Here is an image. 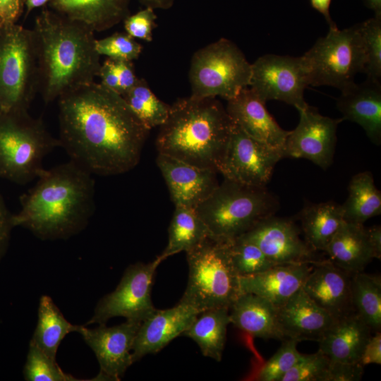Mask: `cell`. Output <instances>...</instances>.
Returning <instances> with one entry per match:
<instances>
[{
  "instance_id": "6da1fadb",
  "label": "cell",
  "mask_w": 381,
  "mask_h": 381,
  "mask_svg": "<svg viewBox=\"0 0 381 381\" xmlns=\"http://www.w3.org/2000/svg\"><path fill=\"white\" fill-rule=\"evenodd\" d=\"M60 147L91 174L126 173L139 162L149 133L123 97L100 83L58 99Z\"/></svg>"
},
{
  "instance_id": "7a4b0ae2",
  "label": "cell",
  "mask_w": 381,
  "mask_h": 381,
  "mask_svg": "<svg viewBox=\"0 0 381 381\" xmlns=\"http://www.w3.org/2000/svg\"><path fill=\"white\" fill-rule=\"evenodd\" d=\"M37 179L20 197L13 226L27 229L42 240L66 239L83 230L95 209L92 174L70 159L44 169Z\"/></svg>"
},
{
  "instance_id": "3957f363",
  "label": "cell",
  "mask_w": 381,
  "mask_h": 381,
  "mask_svg": "<svg viewBox=\"0 0 381 381\" xmlns=\"http://www.w3.org/2000/svg\"><path fill=\"white\" fill-rule=\"evenodd\" d=\"M39 92L46 104L95 82L101 66L94 31L50 8L36 17L32 29Z\"/></svg>"
},
{
  "instance_id": "277c9868",
  "label": "cell",
  "mask_w": 381,
  "mask_h": 381,
  "mask_svg": "<svg viewBox=\"0 0 381 381\" xmlns=\"http://www.w3.org/2000/svg\"><path fill=\"white\" fill-rule=\"evenodd\" d=\"M233 125L217 98H181L170 105L159 126L156 147L158 153L217 171Z\"/></svg>"
},
{
  "instance_id": "5b68a950",
  "label": "cell",
  "mask_w": 381,
  "mask_h": 381,
  "mask_svg": "<svg viewBox=\"0 0 381 381\" xmlns=\"http://www.w3.org/2000/svg\"><path fill=\"white\" fill-rule=\"evenodd\" d=\"M277 197L266 187L246 185L224 179L195 209L210 236L232 241L279 209Z\"/></svg>"
},
{
  "instance_id": "8992f818",
  "label": "cell",
  "mask_w": 381,
  "mask_h": 381,
  "mask_svg": "<svg viewBox=\"0 0 381 381\" xmlns=\"http://www.w3.org/2000/svg\"><path fill=\"white\" fill-rule=\"evenodd\" d=\"M186 253L188 279L179 301L199 312L229 308L242 293L230 258L229 241L210 236Z\"/></svg>"
},
{
  "instance_id": "52a82bcc",
  "label": "cell",
  "mask_w": 381,
  "mask_h": 381,
  "mask_svg": "<svg viewBox=\"0 0 381 381\" xmlns=\"http://www.w3.org/2000/svg\"><path fill=\"white\" fill-rule=\"evenodd\" d=\"M60 147L41 119L28 111H0V178L20 185L37 179L44 158Z\"/></svg>"
},
{
  "instance_id": "ba28073f",
  "label": "cell",
  "mask_w": 381,
  "mask_h": 381,
  "mask_svg": "<svg viewBox=\"0 0 381 381\" xmlns=\"http://www.w3.org/2000/svg\"><path fill=\"white\" fill-rule=\"evenodd\" d=\"M39 92L34 32L16 23L0 28V111H28Z\"/></svg>"
},
{
  "instance_id": "9c48e42d",
  "label": "cell",
  "mask_w": 381,
  "mask_h": 381,
  "mask_svg": "<svg viewBox=\"0 0 381 381\" xmlns=\"http://www.w3.org/2000/svg\"><path fill=\"white\" fill-rule=\"evenodd\" d=\"M309 85L332 86L342 91L353 85L358 73H363L365 55L360 25L339 30L330 28L301 56Z\"/></svg>"
},
{
  "instance_id": "30bf717a",
  "label": "cell",
  "mask_w": 381,
  "mask_h": 381,
  "mask_svg": "<svg viewBox=\"0 0 381 381\" xmlns=\"http://www.w3.org/2000/svg\"><path fill=\"white\" fill-rule=\"evenodd\" d=\"M251 64L237 45L221 38L192 56L189 69L191 97H220L226 100L248 87Z\"/></svg>"
},
{
  "instance_id": "8fae6325",
  "label": "cell",
  "mask_w": 381,
  "mask_h": 381,
  "mask_svg": "<svg viewBox=\"0 0 381 381\" xmlns=\"http://www.w3.org/2000/svg\"><path fill=\"white\" fill-rule=\"evenodd\" d=\"M162 262L157 257L148 263L129 265L115 290L98 301L93 315L85 325H105L114 317L142 322L152 315L157 309L152 302V286L157 268Z\"/></svg>"
},
{
  "instance_id": "7c38bea8",
  "label": "cell",
  "mask_w": 381,
  "mask_h": 381,
  "mask_svg": "<svg viewBox=\"0 0 381 381\" xmlns=\"http://www.w3.org/2000/svg\"><path fill=\"white\" fill-rule=\"evenodd\" d=\"M309 86L308 73L302 56L265 54L251 64L249 87L267 102L278 100L297 110L308 104L304 92Z\"/></svg>"
},
{
  "instance_id": "4fadbf2b",
  "label": "cell",
  "mask_w": 381,
  "mask_h": 381,
  "mask_svg": "<svg viewBox=\"0 0 381 381\" xmlns=\"http://www.w3.org/2000/svg\"><path fill=\"white\" fill-rule=\"evenodd\" d=\"M282 158L281 150L250 137L234 123L217 170L224 179L266 187L276 164Z\"/></svg>"
},
{
  "instance_id": "5bb4252c",
  "label": "cell",
  "mask_w": 381,
  "mask_h": 381,
  "mask_svg": "<svg viewBox=\"0 0 381 381\" xmlns=\"http://www.w3.org/2000/svg\"><path fill=\"white\" fill-rule=\"evenodd\" d=\"M299 121L289 132L284 147V157L306 159L326 170L333 162L338 125L343 121L320 114L308 104L298 110Z\"/></svg>"
},
{
  "instance_id": "9a60e30c",
  "label": "cell",
  "mask_w": 381,
  "mask_h": 381,
  "mask_svg": "<svg viewBox=\"0 0 381 381\" xmlns=\"http://www.w3.org/2000/svg\"><path fill=\"white\" fill-rule=\"evenodd\" d=\"M301 230L292 219L274 214L265 217L238 238L255 244L275 265L315 264L316 251L300 237Z\"/></svg>"
},
{
  "instance_id": "2e32d148",
  "label": "cell",
  "mask_w": 381,
  "mask_h": 381,
  "mask_svg": "<svg viewBox=\"0 0 381 381\" xmlns=\"http://www.w3.org/2000/svg\"><path fill=\"white\" fill-rule=\"evenodd\" d=\"M141 322L126 320L113 327L79 326V333L95 353L100 367L97 378L119 380L133 363L131 352Z\"/></svg>"
},
{
  "instance_id": "e0dca14e",
  "label": "cell",
  "mask_w": 381,
  "mask_h": 381,
  "mask_svg": "<svg viewBox=\"0 0 381 381\" xmlns=\"http://www.w3.org/2000/svg\"><path fill=\"white\" fill-rule=\"evenodd\" d=\"M156 162L175 207L195 208L219 185L214 169L196 167L161 153Z\"/></svg>"
},
{
  "instance_id": "ac0fdd59",
  "label": "cell",
  "mask_w": 381,
  "mask_h": 381,
  "mask_svg": "<svg viewBox=\"0 0 381 381\" xmlns=\"http://www.w3.org/2000/svg\"><path fill=\"white\" fill-rule=\"evenodd\" d=\"M199 313L181 301L171 308L157 309L140 324L132 348L133 362L159 352L171 340L182 335Z\"/></svg>"
},
{
  "instance_id": "d6986e66",
  "label": "cell",
  "mask_w": 381,
  "mask_h": 381,
  "mask_svg": "<svg viewBox=\"0 0 381 381\" xmlns=\"http://www.w3.org/2000/svg\"><path fill=\"white\" fill-rule=\"evenodd\" d=\"M349 273L329 260H320L308 275L302 289L318 306L339 319L354 312Z\"/></svg>"
},
{
  "instance_id": "ffe728a7",
  "label": "cell",
  "mask_w": 381,
  "mask_h": 381,
  "mask_svg": "<svg viewBox=\"0 0 381 381\" xmlns=\"http://www.w3.org/2000/svg\"><path fill=\"white\" fill-rule=\"evenodd\" d=\"M225 107L232 122L250 137L281 150L289 131L284 130L268 112L265 102L249 87L229 99Z\"/></svg>"
},
{
  "instance_id": "44dd1931",
  "label": "cell",
  "mask_w": 381,
  "mask_h": 381,
  "mask_svg": "<svg viewBox=\"0 0 381 381\" xmlns=\"http://www.w3.org/2000/svg\"><path fill=\"white\" fill-rule=\"evenodd\" d=\"M278 320L285 339L319 341L337 320L318 306L301 289L277 308Z\"/></svg>"
},
{
  "instance_id": "7402d4cb",
  "label": "cell",
  "mask_w": 381,
  "mask_h": 381,
  "mask_svg": "<svg viewBox=\"0 0 381 381\" xmlns=\"http://www.w3.org/2000/svg\"><path fill=\"white\" fill-rule=\"evenodd\" d=\"M337 107L342 119L358 123L376 145L381 144V83L367 79L341 91Z\"/></svg>"
},
{
  "instance_id": "603a6c76",
  "label": "cell",
  "mask_w": 381,
  "mask_h": 381,
  "mask_svg": "<svg viewBox=\"0 0 381 381\" xmlns=\"http://www.w3.org/2000/svg\"><path fill=\"white\" fill-rule=\"evenodd\" d=\"M312 267L309 263L275 265L262 272L240 277L241 290L260 296L278 308L302 289Z\"/></svg>"
},
{
  "instance_id": "cb8c5ba5",
  "label": "cell",
  "mask_w": 381,
  "mask_h": 381,
  "mask_svg": "<svg viewBox=\"0 0 381 381\" xmlns=\"http://www.w3.org/2000/svg\"><path fill=\"white\" fill-rule=\"evenodd\" d=\"M372 330L355 311L337 319L319 342V351L331 361H358Z\"/></svg>"
},
{
  "instance_id": "d4e9b609",
  "label": "cell",
  "mask_w": 381,
  "mask_h": 381,
  "mask_svg": "<svg viewBox=\"0 0 381 381\" xmlns=\"http://www.w3.org/2000/svg\"><path fill=\"white\" fill-rule=\"evenodd\" d=\"M230 323L253 337L284 340L278 310L268 300L242 292L229 308Z\"/></svg>"
},
{
  "instance_id": "484cf974",
  "label": "cell",
  "mask_w": 381,
  "mask_h": 381,
  "mask_svg": "<svg viewBox=\"0 0 381 381\" xmlns=\"http://www.w3.org/2000/svg\"><path fill=\"white\" fill-rule=\"evenodd\" d=\"M131 0H50L51 10L78 21L94 32L117 25L130 14Z\"/></svg>"
},
{
  "instance_id": "4316f807",
  "label": "cell",
  "mask_w": 381,
  "mask_h": 381,
  "mask_svg": "<svg viewBox=\"0 0 381 381\" xmlns=\"http://www.w3.org/2000/svg\"><path fill=\"white\" fill-rule=\"evenodd\" d=\"M325 252L330 261L349 273L362 272L374 259L366 228L363 224L344 221Z\"/></svg>"
},
{
  "instance_id": "83f0119b",
  "label": "cell",
  "mask_w": 381,
  "mask_h": 381,
  "mask_svg": "<svg viewBox=\"0 0 381 381\" xmlns=\"http://www.w3.org/2000/svg\"><path fill=\"white\" fill-rule=\"evenodd\" d=\"M305 241L315 251L326 248L344 222L341 205L334 201L308 203L298 213Z\"/></svg>"
},
{
  "instance_id": "f1b7e54d",
  "label": "cell",
  "mask_w": 381,
  "mask_h": 381,
  "mask_svg": "<svg viewBox=\"0 0 381 381\" xmlns=\"http://www.w3.org/2000/svg\"><path fill=\"white\" fill-rule=\"evenodd\" d=\"M230 324L229 308L221 307L200 312L182 334L193 339L204 356L221 361Z\"/></svg>"
},
{
  "instance_id": "f546056e",
  "label": "cell",
  "mask_w": 381,
  "mask_h": 381,
  "mask_svg": "<svg viewBox=\"0 0 381 381\" xmlns=\"http://www.w3.org/2000/svg\"><path fill=\"white\" fill-rule=\"evenodd\" d=\"M210 236L195 208L176 206L168 229L167 245L157 257L163 261L178 253L187 252Z\"/></svg>"
},
{
  "instance_id": "4dcf8cb0",
  "label": "cell",
  "mask_w": 381,
  "mask_h": 381,
  "mask_svg": "<svg viewBox=\"0 0 381 381\" xmlns=\"http://www.w3.org/2000/svg\"><path fill=\"white\" fill-rule=\"evenodd\" d=\"M79 326L69 322L52 299L44 295L40 299L37 324L30 342L56 360L61 341L68 334L78 332Z\"/></svg>"
},
{
  "instance_id": "1f68e13d",
  "label": "cell",
  "mask_w": 381,
  "mask_h": 381,
  "mask_svg": "<svg viewBox=\"0 0 381 381\" xmlns=\"http://www.w3.org/2000/svg\"><path fill=\"white\" fill-rule=\"evenodd\" d=\"M348 192V197L341 205L344 222L363 224L370 218L380 214L381 193L376 188L370 171L353 176Z\"/></svg>"
},
{
  "instance_id": "d6a6232c",
  "label": "cell",
  "mask_w": 381,
  "mask_h": 381,
  "mask_svg": "<svg viewBox=\"0 0 381 381\" xmlns=\"http://www.w3.org/2000/svg\"><path fill=\"white\" fill-rule=\"evenodd\" d=\"M351 302L354 311L370 327L372 332L381 329V279L380 276L351 273Z\"/></svg>"
},
{
  "instance_id": "836d02e7",
  "label": "cell",
  "mask_w": 381,
  "mask_h": 381,
  "mask_svg": "<svg viewBox=\"0 0 381 381\" xmlns=\"http://www.w3.org/2000/svg\"><path fill=\"white\" fill-rule=\"evenodd\" d=\"M122 97L134 114L149 131L159 127L168 116L170 105L160 100L143 78H138L135 85Z\"/></svg>"
},
{
  "instance_id": "e575fe53",
  "label": "cell",
  "mask_w": 381,
  "mask_h": 381,
  "mask_svg": "<svg viewBox=\"0 0 381 381\" xmlns=\"http://www.w3.org/2000/svg\"><path fill=\"white\" fill-rule=\"evenodd\" d=\"M229 254L239 277L254 275L275 265L255 244L241 238L229 241Z\"/></svg>"
},
{
  "instance_id": "d590c367",
  "label": "cell",
  "mask_w": 381,
  "mask_h": 381,
  "mask_svg": "<svg viewBox=\"0 0 381 381\" xmlns=\"http://www.w3.org/2000/svg\"><path fill=\"white\" fill-rule=\"evenodd\" d=\"M367 79L381 82V16L359 23Z\"/></svg>"
},
{
  "instance_id": "8d00e7d4",
  "label": "cell",
  "mask_w": 381,
  "mask_h": 381,
  "mask_svg": "<svg viewBox=\"0 0 381 381\" xmlns=\"http://www.w3.org/2000/svg\"><path fill=\"white\" fill-rule=\"evenodd\" d=\"M23 375L25 380L28 381L81 380L64 372L56 360L49 357L31 342L29 345Z\"/></svg>"
},
{
  "instance_id": "74e56055",
  "label": "cell",
  "mask_w": 381,
  "mask_h": 381,
  "mask_svg": "<svg viewBox=\"0 0 381 381\" xmlns=\"http://www.w3.org/2000/svg\"><path fill=\"white\" fill-rule=\"evenodd\" d=\"M299 341L285 339L276 353L260 368L257 375L260 381H281L296 363L302 354L297 349Z\"/></svg>"
},
{
  "instance_id": "f35d334b",
  "label": "cell",
  "mask_w": 381,
  "mask_h": 381,
  "mask_svg": "<svg viewBox=\"0 0 381 381\" xmlns=\"http://www.w3.org/2000/svg\"><path fill=\"white\" fill-rule=\"evenodd\" d=\"M329 364L330 359L319 350L302 354L281 381H327Z\"/></svg>"
},
{
  "instance_id": "ab89813d",
  "label": "cell",
  "mask_w": 381,
  "mask_h": 381,
  "mask_svg": "<svg viewBox=\"0 0 381 381\" xmlns=\"http://www.w3.org/2000/svg\"><path fill=\"white\" fill-rule=\"evenodd\" d=\"M98 54L114 60L132 61L140 55L143 46L126 32H116L100 40H96Z\"/></svg>"
},
{
  "instance_id": "60d3db41",
  "label": "cell",
  "mask_w": 381,
  "mask_h": 381,
  "mask_svg": "<svg viewBox=\"0 0 381 381\" xmlns=\"http://www.w3.org/2000/svg\"><path fill=\"white\" fill-rule=\"evenodd\" d=\"M156 19L154 9L150 7H145L135 14H129L123 20L126 32L134 39L151 42L153 29L157 25Z\"/></svg>"
},
{
  "instance_id": "b9f144b4",
  "label": "cell",
  "mask_w": 381,
  "mask_h": 381,
  "mask_svg": "<svg viewBox=\"0 0 381 381\" xmlns=\"http://www.w3.org/2000/svg\"><path fill=\"white\" fill-rule=\"evenodd\" d=\"M363 367L358 362L342 363L330 360L327 381H358L362 379Z\"/></svg>"
},
{
  "instance_id": "7bdbcfd3",
  "label": "cell",
  "mask_w": 381,
  "mask_h": 381,
  "mask_svg": "<svg viewBox=\"0 0 381 381\" xmlns=\"http://www.w3.org/2000/svg\"><path fill=\"white\" fill-rule=\"evenodd\" d=\"M113 61L119 80V94L122 96L135 85L138 78L135 75L132 61Z\"/></svg>"
},
{
  "instance_id": "ee69618b",
  "label": "cell",
  "mask_w": 381,
  "mask_h": 381,
  "mask_svg": "<svg viewBox=\"0 0 381 381\" xmlns=\"http://www.w3.org/2000/svg\"><path fill=\"white\" fill-rule=\"evenodd\" d=\"M12 215L0 193V261L6 252L11 230L14 227L12 223Z\"/></svg>"
},
{
  "instance_id": "f6af8a7d",
  "label": "cell",
  "mask_w": 381,
  "mask_h": 381,
  "mask_svg": "<svg viewBox=\"0 0 381 381\" xmlns=\"http://www.w3.org/2000/svg\"><path fill=\"white\" fill-rule=\"evenodd\" d=\"M363 367L369 364L381 363V333L375 332L366 343L362 354L358 361Z\"/></svg>"
},
{
  "instance_id": "bcb514c9",
  "label": "cell",
  "mask_w": 381,
  "mask_h": 381,
  "mask_svg": "<svg viewBox=\"0 0 381 381\" xmlns=\"http://www.w3.org/2000/svg\"><path fill=\"white\" fill-rule=\"evenodd\" d=\"M25 0H0V17L4 24L16 23L25 8Z\"/></svg>"
},
{
  "instance_id": "7dc6e473",
  "label": "cell",
  "mask_w": 381,
  "mask_h": 381,
  "mask_svg": "<svg viewBox=\"0 0 381 381\" xmlns=\"http://www.w3.org/2000/svg\"><path fill=\"white\" fill-rule=\"evenodd\" d=\"M98 76L101 78L102 85L119 94V80L113 59L107 58L101 64Z\"/></svg>"
},
{
  "instance_id": "c3c4849f",
  "label": "cell",
  "mask_w": 381,
  "mask_h": 381,
  "mask_svg": "<svg viewBox=\"0 0 381 381\" xmlns=\"http://www.w3.org/2000/svg\"><path fill=\"white\" fill-rule=\"evenodd\" d=\"M370 246L373 253L374 258H381V226L375 225L366 228Z\"/></svg>"
},
{
  "instance_id": "681fc988",
  "label": "cell",
  "mask_w": 381,
  "mask_h": 381,
  "mask_svg": "<svg viewBox=\"0 0 381 381\" xmlns=\"http://www.w3.org/2000/svg\"><path fill=\"white\" fill-rule=\"evenodd\" d=\"M332 0H310L311 6L325 17L329 29L337 28L329 13V6Z\"/></svg>"
},
{
  "instance_id": "f907efd6",
  "label": "cell",
  "mask_w": 381,
  "mask_h": 381,
  "mask_svg": "<svg viewBox=\"0 0 381 381\" xmlns=\"http://www.w3.org/2000/svg\"><path fill=\"white\" fill-rule=\"evenodd\" d=\"M145 7H150L153 9L161 8L167 9L170 8L174 0H138Z\"/></svg>"
},
{
  "instance_id": "816d5d0a",
  "label": "cell",
  "mask_w": 381,
  "mask_h": 381,
  "mask_svg": "<svg viewBox=\"0 0 381 381\" xmlns=\"http://www.w3.org/2000/svg\"><path fill=\"white\" fill-rule=\"evenodd\" d=\"M50 0H25V7L26 8V14L28 15L33 9L44 6L49 4Z\"/></svg>"
},
{
  "instance_id": "f5cc1de1",
  "label": "cell",
  "mask_w": 381,
  "mask_h": 381,
  "mask_svg": "<svg viewBox=\"0 0 381 381\" xmlns=\"http://www.w3.org/2000/svg\"><path fill=\"white\" fill-rule=\"evenodd\" d=\"M368 8L373 10L375 16H381V0H364Z\"/></svg>"
},
{
  "instance_id": "db71d44e",
  "label": "cell",
  "mask_w": 381,
  "mask_h": 381,
  "mask_svg": "<svg viewBox=\"0 0 381 381\" xmlns=\"http://www.w3.org/2000/svg\"><path fill=\"white\" fill-rule=\"evenodd\" d=\"M4 24V22L1 19V18L0 17V27Z\"/></svg>"
},
{
  "instance_id": "11a10c76",
  "label": "cell",
  "mask_w": 381,
  "mask_h": 381,
  "mask_svg": "<svg viewBox=\"0 0 381 381\" xmlns=\"http://www.w3.org/2000/svg\"><path fill=\"white\" fill-rule=\"evenodd\" d=\"M1 26H2V25H1ZM1 27H0V28H1Z\"/></svg>"
}]
</instances>
